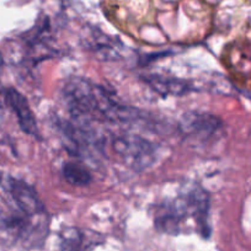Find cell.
Masks as SVG:
<instances>
[{
	"label": "cell",
	"mask_w": 251,
	"mask_h": 251,
	"mask_svg": "<svg viewBox=\"0 0 251 251\" xmlns=\"http://www.w3.org/2000/svg\"><path fill=\"white\" fill-rule=\"evenodd\" d=\"M112 148L134 169H146L149 164L153 163L155 155V148L151 142L133 134L116 137Z\"/></svg>",
	"instance_id": "6da1fadb"
},
{
	"label": "cell",
	"mask_w": 251,
	"mask_h": 251,
	"mask_svg": "<svg viewBox=\"0 0 251 251\" xmlns=\"http://www.w3.org/2000/svg\"><path fill=\"white\" fill-rule=\"evenodd\" d=\"M0 185L25 217H35L45 213V207L37 192L27 182L10 175H4L0 177Z\"/></svg>",
	"instance_id": "7a4b0ae2"
},
{
	"label": "cell",
	"mask_w": 251,
	"mask_h": 251,
	"mask_svg": "<svg viewBox=\"0 0 251 251\" xmlns=\"http://www.w3.org/2000/svg\"><path fill=\"white\" fill-rule=\"evenodd\" d=\"M178 127L185 136L206 139L218 132L222 127V121L209 113L190 112L183 115Z\"/></svg>",
	"instance_id": "3957f363"
},
{
	"label": "cell",
	"mask_w": 251,
	"mask_h": 251,
	"mask_svg": "<svg viewBox=\"0 0 251 251\" xmlns=\"http://www.w3.org/2000/svg\"><path fill=\"white\" fill-rule=\"evenodd\" d=\"M4 99H5L6 105L16 115L20 128L28 136L38 137L37 121H36L35 115H33L32 110H31L27 99L20 91L13 88L6 89Z\"/></svg>",
	"instance_id": "277c9868"
},
{
	"label": "cell",
	"mask_w": 251,
	"mask_h": 251,
	"mask_svg": "<svg viewBox=\"0 0 251 251\" xmlns=\"http://www.w3.org/2000/svg\"><path fill=\"white\" fill-rule=\"evenodd\" d=\"M182 204L185 207L186 213L191 212L192 216L195 217L202 235L204 238H208L211 234V226L208 223L209 202L206 192L199 187L194 188L192 191L188 192L186 199H183Z\"/></svg>",
	"instance_id": "5b68a950"
},
{
	"label": "cell",
	"mask_w": 251,
	"mask_h": 251,
	"mask_svg": "<svg viewBox=\"0 0 251 251\" xmlns=\"http://www.w3.org/2000/svg\"><path fill=\"white\" fill-rule=\"evenodd\" d=\"M185 214L186 211L182 202H165L156 208L155 226L165 233H177L181 219L185 217Z\"/></svg>",
	"instance_id": "8992f818"
},
{
	"label": "cell",
	"mask_w": 251,
	"mask_h": 251,
	"mask_svg": "<svg viewBox=\"0 0 251 251\" xmlns=\"http://www.w3.org/2000/svg\"><path fill=\"white\" fill-rule=\"evenodd\" d=\"M144 80L153 90L164 96H181L192 90L191 84L181 80V79L169 78V76L163 75H147Z\"/></svg>",
	"instance_id": "52a82bcc"
},
{
	"label": "cell",
	"mask_w": 251,
	"mask_h": 251,
	"mask_svg": "<svg viewBox=\"0 0 251 251\" xmlns=\"http://www.w3.org/2000/svg\"><path fill=\"white\" fill-rule=\"evenodd\" d=\"M63 175L69 183L74 186H86L91 182L93 177L85 165L80 163H67L63 166Z\"/></svg>",
	"instance_id": "ba28073f"
},
{
	"label": "cell",
	"mask_w": 251,
	"mask_h": 251,
	"mask_svg": "<svg viewBox=\"0 0 251 251\" xmlns=\"http://www.w3.org/2000/svg\"><path fill=\"white\" fill-rule=\"evenodd\" d=\"M60 251H84V235L75 228H68L60 236Z\"/></svg>",
	"instance_id": "9c48e42d"
}]
</instances>
